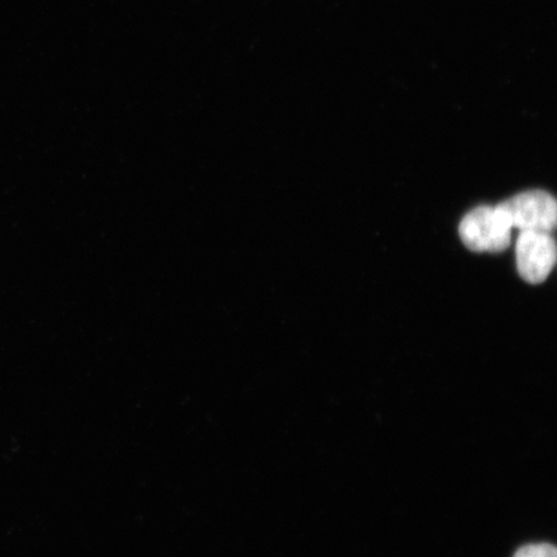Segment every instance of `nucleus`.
<instances>
[{
	"instance_id": "20e7f679",
	"label": "nucleus",
	"mask_w": 557,
	"mask_h": 557,
	"mask_svg": "<svg viewBox=\"0 0 557 557\" xmlns=\"http://www.w3.org/2000/svg\"><path fill=\"white\" fill-rule=\"evenodd\" d=\"M513 557H557L556 548L549 543H534L522 546Z\"/></svg>"
},
{
	"instance_id": "7ed1b4c3",
	"label": "nucleus",
	"mask_w": 557,
	"mask_h": 557,
	"mask_svg": "<svg viewBox=\"0 0 557 557\" xmlns=\"http://www.w3.org/2000/svg\"><path fill=\"white\" fill-rule=\"evenodd\" d=\"M515 255L519 275L529 284H541L555 268L556 242L552 233L520 232Z\"/></svg>"
},
{
	"instance_id": "f257e3e1",
	"label": "nucleus",
	"mask_w": 557,
	"mask_h": 557,
	"mask_svg": "<svg viewBox=\"0 0 557 557\" xmlns=\"http://www.w3.org/2000/svg\"><path fill=\"white\" fill-rule=\"evenodd\" d=\"M511 221L504 207L480 206L465 215L459 236L476 253H500L511 244Z\"/></svg>"
},
{
	"instance_id": "f03ea898",
	"label": "nucleus",
	"mask_w": 557,
	"mask_h": 557,
	"mask_svg": "<svg viewBox=\"0 0 557 557\" xmlns=\"http://www.w3.org/2000/svg\"><path fill=\"white\" fill-rule=\"evenodd\" d=\"M500 206L510 218L512 228L520 232L554 233L557 220V205L552 194L531 190L515 195Z\"/></svg>"
}]
</instances>
